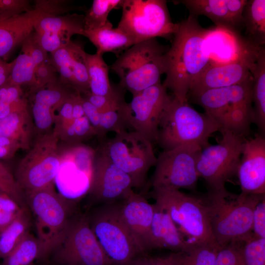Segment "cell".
<instances>
[{"mask_svg": "<svg viewBox=\"0 0 265 265\" xmlns=\"http://www.w3.org/2000/svg\"><path fill=\"white\" fill-rule=\"evenodd\" d=\"M207 29L191 15L178 23L171 46L165 54V79L162 85L181 102L187 101L190 89L210 65L205 45Z\"/></svg>", "mask_w": 265, "mask_h": 265, "instance_id": "obj_1", "label": "cell"}, {"mask_svg": "<svg viewBox=\"0 0 265 265\" xmlns=\"http://www.w3.org/2000/svg\"><path fill=\"white\" fill-rule=\"evenodd\" d=\"M212 236L223 247L230 243L244 241L253 236V213L265 194H236L226 189L203 194Z\"/></svg>", "mask_w": 265, "mask_h": 265, "instance_id": "obj_2", "label": "cell"}, {"mask_svg": "<svg viewBox=\"0 0 265 265\" xmlns=\"http://www.w3.org/2000/svg\"><path fill=\"white\" fill-rule=\"evenodd\" d=\"M253 77L230 86L208 90L188 95L205 113L220 126V131H229L245 136L253 120Z\"/></svg>", "mask_w": 265, "mask_h": 265, "instance_id": "obj_3", "label": "cell"}, {"mask_svg": "<svg viewBox=\"0 0 265 265\" xmlns=\"http://www.w3.org/2000/svg\"><path fill=\"white\" fill-rule=\"evenodd\" d=\"M219 125L206 113H200L187 102L173 96L164 108L158 129L156 143L163 151L185 145H195L202 149L210 144L209 139Z\"/></svg>", "mask_w": 265, "mask_h": 265, "instance_id": "obj_4", "label": "cell"}, {"mask_svg": "<svg viewBox=\"0 0 265 265\" xmlns=\"http://www.w3.org/2000/svg\"><path fill=\"white\" fill-rule=\"evenodd\" d=\"M25 195L39 243L37 260L46 263L77 212L76 203L56 192L53 186Z\"/></svg>", "mask_w": 265, "mask_h": 265, "instance_id": "obj_5", "label": "cell"}, {"mask_svg": "<svg viewBox=\"0 0 265 265\" xmlns=\"http://www.w3.org/2000/svg\"><path fill=\"white\" fill-rule=\"evenodd\" d=\"M155 204L166 212L189 245L216 243L212 236L203 194L170 188L153 189Z\"/></svg>", "mask_w": 265, "mask_h": 265, "instance_id": "obj_6", "label": "cell"}, {"mask_svg": "<svg viewBox=\"0 0 265 265\" xmlns=\"http://www.w3.org/2000/svg\"><path fill=\"white\" fill-rule=\"evenodd\" d=\"M163 45L153 38L134 44L121 54L111 66L119 79V86L134 95L160 83L165 72Z\"/></svg>", "mask_w": 265, "mask_h": 265, "instance_id": "obj_7", "label": "cell"}, {"mask_svg": "<svg viewBox=\"0 0 265 265\" xmlns=\"http://www.w3.org/2000/svg\"><path fill=\"white\" fill-rule=\"evenodd\" d=\"M87 215L93 232L114 265H130L144 254L122 217L119 201L97 206Z\"/></svg>", "mask_w": 265, "mask_h": 265, "instance_id": "obj_8", "label": "cell"}, {"mask_svg": "<svg viewBox=\"0 0 265 265\" xmlns=\"http://www.w3.org/2000/svg\"><path fill=\"white\" fill-rule=\"evenodd\" d=\"M98 149L132 179L133 188H147V174L157 161L153 144L140 133L127 131L105 140Z\"/></svg>", "mask_w": 265, "mask_h": 265, "instance_id": "obj_9", "label": "cell"}, {"mask_svg": "<svg viewBox=\"0 0 265 265\" xmlns=\"http://www.w3.org/2000/svg\"><path fill=\"white\" fill-rule=\"evenodd\" d=\"M48 261L53 265H114L93 232L87 215L77 211Z\"/></svg>", "mask_w": 265, "mask_h": 265, "instance_id": "obj_10", "label": "cell"}, {"mask_svg": "<svg viewBox=\"0 0 265 265\" xmlns=\"http://www.w3.org/2000/svg\"><path fill=\"white\" fill-rule=\"evenodd\" d=\"M117 27L137 43L157 37L174 35L178 23H173L164 0H123Z\"/></svg>", "mask_w": 265, "mask_h": 265, "instance_id": "obj_11", "label": "cell"}, {"mask_svg": "<svg viewBox=\"0 0 265 265\" xmlns=\"http://www.w3.org/2000/svg\"><path fill=\"white\" fill-rule=\"evenodd\" d=\"M221 133V140L203 148L196 163L199 177L205 180L210 191L226 189V183L237 175L246 139L229 131Z\"/></svg>", "mask_w": 265, "mask_h": 265, "instance_id": "obj_12", "label": "cell"}, {"mask_svg": "<svg viewBox=\"0 0 265 265\" xmlns=\"http://www.w3.org/2000/svg\"><path fill=\"white\" fill-rule=\"evenodd\" d=\"M58 137L54 130L40 137L20 162L15 178L25 194L53 186L61 161Z\"/></svg>", "mask_w": 265, "mask_h": 265, "instance_id": "obj_13", "label": "cell"}, {"mask_svg": "<svg viewBox=\"0 0 265 265\" xmlns=\"http://www.w3.org/2000/svg\"><path fill=\"white\" fill-rule=\"evenodd\" d=\"M202 149L198 145H185L160 152L150 181L152 188L195 190L199 178L196 163Z\"/></svg>", "mask_w": 265, "mask_h": 265, "instance_id": "obj_14", "label": "cell"}, {"mask_svg": "<svg viewBox=\"0 0 265 265\" xmlns=\"http://www.w3.org/2000/svg\"><path fill=\"white\" fill-rule=\"evenodd\" d=\"M171 97L161 83L133 95L131 101L121 108L128 127L156 143L159 122Z\"/></svg>", "mask_w": 265, "mask_h": 265, "instance_id": "obj_15", "label": "cell"}, {"mask_svg": "<svg viewBox=\"0 0 265 265\" xmlns=\"http://www.w3.org/2000/svg\"><path fill=\"white\" fill-rule=\"evenodd\" d=\"M96 153L81 143L72 144L60 156V164L54 182L61 186L69 201H76L88 193L92 181Z\"/></svg>", "mask_w": 265, "mask_h": 265, "instance_id": "obj_16", "label": "cell"}, {"mask_svg": "<svg viewBox=\"0 0 265 265\" xmlns=\"http://www.w3.org/2000/svg\"><path fill=\"white\" fill-rule=\"evenodd\" d=\"M133 188L131 178L98 149L88 192L91 203L97 206L120 201Z\"/></svg>", "mask_w": 265, "mask_h": 265, "instance_id": "obj_17", "label": "cell"}, {"mask_svg": "<svg viewBox=\"0 0 265 265\" xmlns=\"http://www.w3.org/2000/svg\"><path fill=\"white\" fill-rule=\"evenodd\" d=\"M205 39L210 65L232 63L256 55L263 48L250 44L237 32L216 26L207 29Z\"/></svg>", "mask_w": 265, "mask_h": 265, "instance_id": "obj_18", "label": "cell"}, {"mask_svg": "<svg viewBox=\"0 0 265 265\" xmlns=\"http://www.w3.org/2000/svg\"><path fill=\"white\" fill-rule=\"evenodd\" d=\"M119 205L122 217L143 254L152 250L151 226L154 205L143 194L131 189Z\"/></svg>", "mask_w": 265, "mask_h": 265, "instance_id": "obj_19", "label": "cell"}, {"mask_svg": "<svg viewBox=\"0 0 265 265\" xmlns=\"http://www.w3.org/2000/svg\"><path fill=\"white\" fill-rule=\"evenodd\" d=\"M241 193L265 194V138L245 139L237 174Z\"/></svg>", "mask_w": 265, "mask_h": 265, "instance_id": "obj_20", "label": "cell"}, {"mask_svg": "<svg viewBox=\"0 0 265 265\" xmlns=\"http://www.w3.org/2000/svg\"><path fill=\"white\" fill-rule=\"evenodd\" d=\"M260 51L256 55L232 63L209 65L193 82L188 95L234 85L249 79Z\"/></svg>", "mask_w": 265, "mask_h": 265, "instance_id": "obj_21", "label": "cell"}, {"mask_svg": "<svg viewBox=\"0 0 265 265\" xmlns=\"http://www.w3.org/2000/svg\"><path fill=\"white\" fill-rule=\"evenodd\" d=\"M182 4L195 17L205 16L215 25L238 33L243 26L242 12L247 0H181L173 1Z\"/></svg>", "mask_w": 265, "mask_h": 265, "instance_id": "obj_22", "label": "cell"}, {"mask_svg": "<svg viewBox=\"0 0 265 265\" xmlns=\"http://www.w3.org/2000/svg\"><path fill=\"white\" fill-rule=\"evenodd\" d=\"M65 85L61 86L56 81L50 83L33 92L32 114L34 124L40 131L49 130L56 120L54 111L75 91ZM72 89V88H71Z\"/></svg>", "mask_w": 265, "mask_h": 265, "instance_id": "obj_23", "label": "cell"}, {"mask_svg": "<svg viewBox=\"0 0 265 265\" xmlns=\"http://www.w3.org/2000/svg\"><path fill=\"white\" fill-rule=\"evenodd\" d=\"M45 15L33 9L0 20V58L23 43L34 31L37 22Z\"/></svg>", "mask_w": 265, "mask_h": 265, "instance_id": "obj_24", "label": "cell"}, {"mask_svg": "<svg viewBox=\"0 0 265 265\" xmlns=\"http://www.w3.org/2000/svg\"><path fill=\"white\" fill-rule=\"evenodd\" d=\"M151 226L152 249H166L178 252L192 246L183 239L168 214L155 203Z\"/></svg>", "mask_w": 265, "mask_h": 265, "instance_id": "obj_25", "label": "cell"}, {"mask_svg": "<svg viewBox=\"0 0 265 265\" xmlns=\"http://www.w3.org/2000/svg\"><path fill=\"white\" fill-rule=\"evenodd\" d=\"M83 35L95 46L96 53L102 55L107 52L128 49L135 44L130 36L117 27L113 28L109 21L100 28L84 30Z\"/></svg>", "mask_w": 265, "mask_h": 265, "instance_id": "obj_26", "label": "cell"}, {"mask_svg": "<svg viewBox=\"0 0 265 265\" xmlns=\"http://www.w3.org/2000/svg\"><path fill=\"white\" fill-rule=\"evenodd\" d=\"M246 41L256 47L265 44V0H249L242 12Z\"/></svg>", "mask_w": 265, "mask_h": 265, "instance_id": "obj_27", "label": "cell"}, {"mask_svg": "<svg viewBox=\"0 0 265 265\" xmlns=\"http://www.w3.org/2000/svg\"><path fill=\"white\" fill-rule=\"evenodd\" d=\"M253 77L252 101V123L257 126L260 135L265 133V50L260 52L251 71Z\"/></svg>", "mask_w": 265, "mask_h": 265, "instance_id": "obj_28", "label": "cell"}, {"mask_svg": "<svg viewBox=\"0 0 265 265\" xmlns=\"http://www.w3.org/2000/svg\"><path fill=\"white\" fill-rule=\"evenodd\" d=\"M86 62L89 78V91L93 94L114 96L124 90L119 85L115 88L110 83L109 68L103 58V55L96 53H86Z\"/></svg>", "mask_w": 265, "mask_h": 265, "instance_id": "obj_29", "label": "cell"}, {"mask_svg": "<svg viewBox=\"0 0 265 265\" xmlns=\"http://www.w3.org/2000/svg\"><path fill=\"white\" fill-rule=\"evenodd\" d=\"M34 31L52 32L70 38L75 34L83 35L84 15L66 14L60 16H44L35 24Z\"/></svg>", "mask_w": 265, "mask_h": 265, "instance_id": "obj_30", "label": "cell"}, {"mask_svg": "<svg viewBox=\"0 0 265 265\" xmlns=\"http://www.w3.org/2000/svg\"><path fill=\"white\" fill-rule=\"evenodd\" d=\"M85 116L95 129L96 136L102 142L106 140L108 132L119 133L126 131L128 128L121 108L118 110L101 111L96 107L90 106L86 109Z\"/></svg>", "mask_w": 265, "mask_h": 265, "instance_id": "obj_31", "label": "cell"}, {"mask_svg": "<svg viewBox=\"0 0 265 265\" xmlns=\"http://www.w3.org/2000/svg\"><path fill=\"white\" fill-rule=\"evenodd\" d=\"M32 224L31 214L28 208L7 227L0 232V258L7 257L29 233Z\"/></svg>", "mask_w": 265, "mask_h": 265, "instance_id": "obj_32", "label": "cell"}, {"mask_svg": "<svg viewBox=\"0 0 265 265\" xmlns=\"http://www.w3.org/2000/svg\"><path fill=\"white\" fill-rule=\"evenodd\" d=\"M220 248L217 243L192 245L167 258L170 265H214Z\"/></svg>", "mask_w": 265, "mask_h": 265, "instance_id": "obj_33", "label": "cell"}, {"mask_svg": "<svg viewBox=\"0 0 265 265\" xmlns=\"http://www.w3.org/2000/svg\"><path fill=\"white\" fill-rule=\"evenodd\" d=\"M29 115L27 108L11 112L0 119V136L19 141L23 148L28 145Z\"/></svg>", "mask_w": 265, "mask_h": 265, "instance_id": "obj_34", "label": "cell"}, {"mask_svg": "<svg viewBox=\"0 0 265 265\" xmlns=\"http://www.w3.org/2000/svg\"><path fill=\"white\" fill-rule=\"evenodd\" d=\"M39 251V243L36 237L29 233L3 259L2 265H30L37 260Z\"/></svg>", "mask_w": 265, "mask_h": 265, "instance_id": "obj_35", "label": "cell"}, {"mask_svg": "<svg viewBox=\"0 0 265 265\" xmlns=\"http://www.w3.org/2000/svg\"><path fill=\"white\" fill-rule=\"evenodd\" d=\"M123 0H94L84 15V30H93L104 26L113 9L121 6Z\"/></svg>", "mask_w": 265, "mask_h": 265, "instance_id": "obj_36", "label": "cell"}, {"mask_svg": "<svg viewBox=\"0 0 265 265\" xmlns=\"http://www.w3.org/2000/svg\"><path fill=\"white\" fill-rule=\"evenodd\" d=\"M35 67L31 57L27 54L20 53L15 59L6 82L20 86L28 85L31 90L35 84Z\"/></svg>", "mask_w": 265, "mask_h": 265, "instance_id": "obj_37", "label": "cell"}, {"mask_svg": "<svg viewBox=\"0 0 265 265\" xmlns=\"http://www.w3.org/2000/svg\"><path fill=\"white\" fill-rule=\"evenodd\" d=\"M62 134L65 140L71 144L80 143L82 140L96 135L95 129L85 115L74 119L62 131Z\"/></svg>", "mask_w": 265, "mask_h": 265, "instance_id": "obj_38", "label": "cell"}, {"mask_svg": "<svg viewBox=\"0 0 265 265\" xmlns=\"http://www.w3.org/2000/svg\"><path fill=\"white\" fill-rule=\"evenodd\" d=\"M0 191L14 200L22 208H27L26 197L9 169L0 162Z\"/></svg>", "mask_w": 265, "mask_h": 265, "instance_id": "obj_39", "label": "cell"}, {"mask_svg": "<svg viewBox=\"0 0 265 265\" xmlns=\"http://www.w3.org/2000/svg\"><path fill=\"white\" fill-rule=\"evenodd\" d=\"M243 255L246 265H265V238L254 235L244 241Z\"/></svg>", "mask_w": 265, "mask_h": 265, "instance_id": "obj_40", "label": "cell"}, {"mask_svg": "<svg viewBox=\"0 0 265 265\" xmlns=\"http://www.w3.org/2000/svg\"><path fill=\"white\" fill-rule=\"evenodd\" d=\"M244 241L230 243L219 250L214 265H246L243 255Z\"/></svg>", "mask_w": 265, "mask_h": 265, "instance_id": "obj_41", "label": "cell"}, {"mask_svg": "<svg viewBox=\"0 0 265 265\" xmlns=\"http://www.w3.org/2000/svg\"><path fill=\"white\" fill-rule=\"evenodd\" d=\"M34 9L43 12L46 16H60L81 9L72 4V2L66 0H37L35 1Z\"/></svg>", "mask_w": 265, "mask_h": 265, "instance_id": "obj_42", "label": "cell"}, {"mask_svg": "<svg viewBox=\"0 0 265 265\" xmlns=\"http://www.w3.org/2000/svg\"><path fill=\"white\" fill-rule=\"evenodd\" d=\"M81 95L101 111L119 110L126 103L123 92L114 96H100L90 92Z\"/></svg>", "mask_w": 265, "mask_h": 265, "instance_id": "obj_43", "label": "cell"}, {"mask_svg": "<svg viewBox=\"0 0 265 265\" xmlns=\"http://www.w3.org/2000/svg\"><path fill=\"white\" fill-rule=\"evenodd\" d=\"M14 200L3 192L0 194V232L10 224L23 209Z\"/></svg>", "mask_w": 265, "mask_h": 265, "instance_id": "obj_44", "label": "cell"}, {"mask_svg": "<svg viewBox=\"0 0 265 265\" xmlns=\"http://www.w3.org/2000/svg\"><path fill=\"white\" fill-rule=\"evenodd\" d=\"M33 32L40 45L47 53H52L71 41V38L57 33L35 31Z\"/></svg>", "mask_w": 265, "mask_h": 265, "instance_id": "obj_45", "label": "cell"}, {"mask_svg": "<svg viewBox=\"0 0 265 265\" xmlns=\"http://www.w3.org/2000/svg\"><path fill=\"white\" fill-rule=\"evenodd\" d=\"M22 52L31 57L35 68L49 60L47 52L40 45L35 37L33 31L23 42Z\"/></svg>", "mask_w": 265, "mask_h": 265, "instance_id": "obj_46", "label": "cell"}, {"mask_svg": "<svg viewBox=\"0 0 265 265\" xmlns=\"http://www.w3.org/2000/svg\"><path fill=\"white\" fill-rule=\"evenodd\" d=\"M33 9L27 0H0V20Z\"/></svg>", "mask_w": 265, "mask_h": 265, "instance_id": "obj_47", "label": "cell"}, {"mask_svg": "<svg viewBox=\"0 0 265 265\" xmlns=\"http://www.w3.org/2000/svg\"><path fill=\"white\" fill-rule=\"evenodd\" d=\"M56 70L48 61L37 68L35 70V84L31 91L33 92L46 85L56 82Z\"/></svg>", "mask_w": 265, "mask_h": 265, "instance_id": "obj_48", "label": "cell"}, {"mask_svg": "<svg viewBox=\"0 0 265 265\" xmlns=\"http://www.w3.org/2000/svg\"><path fill=\"white\" fill-rule=\"evenodd\" d=\"M252 232L256 238H265V197L258 202L254 208Z\"/></svg>", "mask_w": 265, "mask_h": 265, "instance_id": "obj_49", "label": "cell"}, {"mask_svg": "<svg viewBox=\"0 0 265 265\" xmlns=\"http://www.w3.org/2000/svg\"><path fill=\"white\" fill-rule=\"evenodd\" d=\"M22 93L20 86L6 82L0 87V100L13 104L23 99L22 98Z\"/></svg>", "mask_w": 265, "mask_h": 265, "instance_id": "obj_50", "label": "cell"}, {"mask_svg": "<svg viewBox=\"0 0 265 265\" xmlns=\"http://www.w3.org/2000/svg\"><path fill=\"white\" fill-rule=\"evenodd\" d=\"M77 93L76 91L73 93L58 108L59 113L56 117V120H59L62 130L74 120L72 117L73 106L74 98Z\"/></svg>", "mask_w": 265, "mask_h": 265, "instance_id": "obj_51", "label": "cell"}, {"mask_svg": "<svg viewBox=\"0 0 265 265\" xmlns=\"http://www.w3.org/2000/svg\"><path fill=\"white\" fill-rule=\"evenodd\" d=\"M20 148L23 147L19 141L0 136V159L12 157Z\"/></svg>", "mask_w": 265, "mask_h": 265, "instance_id": "obj_52", "label": "cell"}, {"mask_svg": "<svg viewBox=\"0 0 265 265\" xmlns=\"http://www.w3.org/2000/svg\"><path fill=\"white\" fill-rule=\"evenodd\" d=\"M130 265H170L167 257H152L148 254L137 257Z\"/></svg>", "mask_w": 265, "mask_h": 265, "instance_id": "obj_53", "label": "cell"}, {"mask_svg": "<svg viewBox=\"0 0 265 265\" xmlns=\"http://www.w3.org/2000/svg\"><path fill=\"white\" fill-rule=\"evenodd\" d=\"M26 108V102L24 99L13 104L0 100V119L5 117L12 112Z\"/></svg>", "mask_w": 265, "mask_h": 265, "instance_id": "obj_54", "label": "cell"}, {"mask_svg": "<svg viewBox=\"0 0 265 265\" xmlns=\"http://www.w3.org/2000/svg\"><path fill=\"white\" fill-rule=\"evenodd\" d=\"M14 60L7 63L0 58V87L5 83L14 65Z\"/></svg>", "mask_w": 265, "mask_h": 265, "instance_id": "obj_55", "label": "cell"}, {"mask_svg": "<svg viewBox=\"0 0 265 265\" xmlns=\"http://www.w3.org/2000/svg\"><path fill=\"white\" fill-rule=\"evenodd\" d=\"M1 193H2V192H1V191H0V194Z\"/></svg>", "mask_w": 265, "mask_h": 265, "instance_id": "obj_56", "label": "cell"}]
</instances>
